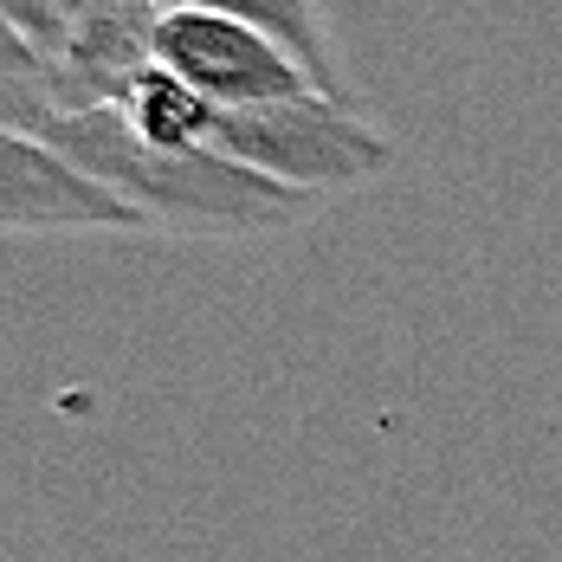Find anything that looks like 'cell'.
Listing matches in <instances>:
<instances>
[{
  "mask_svg": "<svg viewBox=\"0 0 562 562\" xmlns=\"http://www.w3.org/2000/svg\"><path fill=\"white\" fill-rule=\"evenodd\" d=\"M7 130H26L65 149L71 162L116 188L130 207H143L156 233H279L317 207V194L291 188L279 175H259L221 149H162L130 116L104 111H26Z\"/></svg>",
  "mask_w": 562,
  "mask_h": 562,
  "instance_id": "cell-1",
  "label": "cell"
},
{
  "mask_svg": "<svg viewBox=\"0 0 562 562\" xmlns=\"http://www.w3.org/2000/svg\"><path fill=\"white\" fill-rule=\"evenodd\" d=\"M207 149L259 175H279L317 201L394 169V143L375 123H362V111H349V98H330V91H297V98L233 104V111L214 104Z\"/></svg>",
  "mask_w": 562,
  "mask_h": 562,
  "instance_id": "cell-2",
  "label": "cell"
},
{
  "mask_svg": "<svg viewBox=\"0 0 562 562\" xmlns=\"http://www.w3.org/2000/svg\"><path fill=\"white\" fill-rule=\"evenodd\" d=\"M156 58H162L169 71H181L201 98H214L221 111L317 91V78L284 53L272 33H259V26L233 20V13H221V7H201V0L162 7Z\"/></svg>",
  "mask_w": 562,
  "mask_h": 562,
  "instance_id": "cell-3",
  "label": "cell"
},
{
  "mask_svg": "<svg viewBox=\"0 0 562 562\" xmlns=\"http://www.w3.org/2000/svg\"><path fill=\"white\" fill-rule=\"evenodd\" d=\"M0 226L7 233H156L143 207H130L65 149L7 130L0 136Z\"/></svg>",
  "mask_w": 562,
  "mask_h": 562,
  "instance_id": "cell-4",
  "label": "cell"
},
{
  "mask_svg": "<svg viewBox=\"0 0 562 562\" xmlns=\"http://www.w3.org/2000/svg\"><path fill=\"white\" fill-rule=\"evenodd\" d=\"M116 111L130 116L149 143L162 149H207V123H214V98H201L181 71H169L162 58L136 71V85L123 91Z\"/></svg>",
  "mask_w": 562,
  "mask_h": 562,
  "instance_id": "cell-5",
  "label": "cell"
},
{
  "mask_svg": "<svg viewBox=\"0 0 562 562\" xmlns=\"http://www.w3.org/2000/svg\"><path fill=\"white\" fill-rule=\"evenodd\" d=\"M201 7H221V13H233V20L272 33L284 53L317 78V91L349 98V78H342V65H337V46H330V26H324L317 0H201Z\"/></svg>",
  "mask_w": 562,
  "mask_h": 562,
  "instance_id": "cell-6",
  "label": "cell"
},
{
  "mask_svg": "<svg viewBox=\"0 0 562 562\" xmlns=\"http://www.w3.org/2000/svg\"><path fill=\"white\" fill-rule=\"evenodd\" d=\"M85 0H0V33L7 46L26 58H46L65 40V26L78 20Z\"/></svg>",
  "mask_w": 562,
  "mask_h": 562,
  "instance_id": "cell-7",
  "label": "cell"
},
{
  "mask_svg": "<svg viewBox=\"0 0 562 562\" xmlns=\"http://www.w3.org/2000/svg\"><path fill=\"white\" fill-rule=\"evenodd\" d=\"M162 7H181V0H162Z\"/></svg>",
  "mask_w": 562,
  "mask_h": 562,
  "instance_id": "cell-8",
  "label": "cell"
}]
</instances>
